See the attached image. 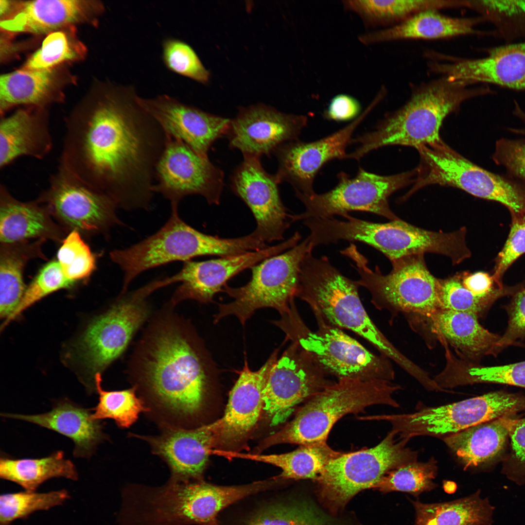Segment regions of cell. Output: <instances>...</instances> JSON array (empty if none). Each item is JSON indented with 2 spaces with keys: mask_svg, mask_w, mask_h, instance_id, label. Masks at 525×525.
Here are the masks:
<instances>
[{
  "mask_svg": "<svg viewBox=\"0 0 525 525\" xmlns=\"http://www.w3.org/2000/svg\"><path fill=\"white\" fill-rule=\"evenodd\" d=\"M44 240L0 243V315L6 319L18 305L26 290L24 269L35 258L46 259Z\"/></svg>",
  "mask_w": 525,
  "mask_h": 525,
  "instance_id": "d590c367",
  "label": "cell"
},
{
  "mask_svg": "<svg viewBox=\"0 0 525 525\" xmlns=\"http://www.w3.org/2000/svg\"><path fill=\"white\" fill-rule=\"evenodd\" d=\"M380 100L376 97L357 118L321 139L310 142L298 140L277 148L274 151L279 163L276 175L280 182L290 184L296 194H314L313 185L318 172L332 160L346 159V149L354 131Z\"/></svg>",
  "mask_w": 525,
  "mask_h": 525,
  "instance_id": "d6986e66",
  "label": "cell"
},
{
  "mask_svg": "<svg viewBox=\"0 0 525 525\" xmlns=\"http://www.w3.org/2000/svg\"><path fill=\"white\" fill-rule=\"evenodd\" d=\"M13 1L9 0H0V13L1 17L3 18H5L10 13L12 8H14L15 4L12 3Z\"/></svg>",
  "mask_w": 525,
  "mask_h": 525,
  "instance_id": "6f0895ef",
  "label": "cell"
},
{
  "mask_svg": "<svg viewBox=\"0 0 525 525\" xmlns=\"http://www.w3.org/2000/svg\"><path fill=\"white\" fill-rule=\"evenodd\" d=\"M277 176L268 173L260 158L244 156L234 171L231 188L252 212L256 222L253 231L265 243L280 241L292 223L279 193Z\"/></svg>",
  "mask_w": 525,
  "mask_h": 525,
  "instance_id": "ffe728a7",
  "label": "cell"
},
{
  "mask_svg": "<svg viewBox=\"0 0 525 525\" xmlns=\"http://www.w3.org/2000/svg\"><path fill=\"white\" fill-rule=\"evenodd\" d=\"M492 159L507 174L525 181V138H501L496 142Z\"/></svg>",
  "mask_w": 525,
  "mask_h": 525,
  "instance_id": "816d5d0a",
  "label": "cell"
},
{
  "mask_svg": "<svg viewBox=\"0 0 525 525\" xmlns=\"http://www.w3.org/2000/svg\"><path fill=\"white\" fill-rule=\"evenodd\" d=\"M517 105H516V106H517ZM519 106H520V105H519ZM516 106H515V107H516ZM515 107H514V108H515ZM512 129H511V131H512Z\"/></svg>",
  "mask_w": 525,
  "mask_h": 525,
  "instance_id": "680465c9",
  "label": "cell"
},
{
  "mask_svg": "<svg viewBox=\"0 0 525 525\" xmlns=\"http://www.w3.org/2000/svg\"><path fill=\"white\" fill-rule=\"evenodd\" d=\"M104 9L98 1H28L17 4L0 25L9 32L49 34L98 16Z\"/></svg>",
  "mask_w": 525,
  "mask_h": 525,
  "instance_id": "4316f807",
  "label": "cell"
},
{
  "mask_svg": "<svg viewBox=\"0 0 525 525\" xmlns=\"http://www.w3.org/2000/svg\"><path fill=\"white\" fill-rule=\"evenodd\" d=\"M397 436L391 430L375 446L341 453L329 461L316 480L323 500L333 508H342L360 491L373 489L390 471L417 461L418 452L406 446L409 439Z\"/></svg>",
  "mask_w": 525,
  "mask_h": 525,
  "instance_id": "ba28073f",
  "label": "cell"
},
{
  "mask_svg": "<svg viewBox=\"0 0 525 525\" xmlns=\"http://www.w3.org/2000/svg\"><path fill=\"white\" fill-rule=\"evenodd\" d=\"M341 253L353 261V267L360 276L357 282L368 290L371 302L377 308L411 313L427 318L441 309L439 279L428 269L424 254L391 262V271L384 275L378 266L371 269L367 258L354 245Z\"/></svg>",
  "mask_w": 525,
  "mask_h": 525,
  "instance_id": "52a82bcc",
  "label": "cell"
},
{
  "mask_svg": "<svg viewBox=\"0 0 525 525\" xmlns=\"http://www.w3.org/2000/svg\"><path fill=\"white\" fill-rule=\"evenodd\" d=\"M162 56L164 64L171 71L202 83L208 81L209 72L187 43L173 38L165 39Z\"/></svg>",
  "mask_w": 525,
  "mask_h": 525,
  "instance_id": "681fc988",
  "label": "cell"
},
{
  "mask_svg": "<svg viewBox=\"0 0 525 525\" xmlns=\"http://www.w3.org/2000/svg\"><path fill=\"white\" fill-rule=\"evenodd\" d=\"M57 254L65 276L76 282L90 276L96 269V257L77 231H70L62 242Z\"/></svg>",
  "mask_w": 525,
  "mask_h": 525,
  "instance_id": "7dc6e473",
  "label": "cell"
},
{
  "mask_svg": "<svg viewBox=\"0 0 525 525\" xmlns=\"http://www.w3.org/2000/svg\"><path fill=\"white\" fill-rule=\"evenodd\" d=\"M0 477L20 486L27 491H36L46 481L54 478L78 479L73 463L64 457L63 451L41 458L11 459L0 461Z\"/></svg>",
  "mask_w": 525,
  "mask_h": 525,
  "instance_id": "74e56055",
  "label": "cell"
},
{
  "mask_svg": "<svg viewBox=\"0 0 525 525\" xmlns=\"http://www.w3.org/2000/svg\"><path fill=\"white\" fill-rule=\"evenodd\" d=\"M142 107L170 137L178 139L199 155L208 157L217 139L227 135L230 120L205 112L166 94L153 98L139 96Z\"/></svg>",
  "mask_w": 525,
  "mask_h": 525,
  "instance_id": "603a6c76",
  "label": "cell"
},
{
  "mask_svg": "<svg viewBox=\"0 0 525 525\" xmlns=\"http://www.w3.org/2000/svg\"><path fill=\"white\" fill-rule=\"evenodd\" d=\"M521 285H504L497 287L490 294L483 297L473 294L464 286L461 273L445 279H439V300L441 309L482 315L498 299L512 296Z\"/></svg>",
  "mask_w": 525,
  "mask_h": 525,
  "instance_id": "7bdbcfd3",
  "label": "cell"
},
{
  "mask_svg": "<svg viewBox=\"0 0 525 525\" xmlns=\"http://www.w3.org/2000/svg\"><path fill=\"white\" fill-rule=\"evenodd\" d=\"M273 321L285 333L286 338L308 352L328 375L337 380L350 378L362 380L391 381L394 372L388 358L373 353L342 329L315 318L316 331L304 323L294 300Z\"/></svg>",
  "mask_w": 525,
  "mask_h": 525,
  "instance_id": "8992f818",
  "label": "cell"
},
{
  "mask_svg": "<svg viewBox=\"0 0 525 525\" xmlns=\"http://www.w3.org/2000/svg\"><path fill=\"white\" fill-rule=\"evenodd\" d=\"M462 0H346L343 8L357 15L367 27L384 25L428 9L462 7Z\"/></svg>",
  "mask_w": 525,
  "mask_h": 525,
  "instance_id": "f35d334b",
  "label": "cell"
},
{
  "mask_svg": "<svg viewBox=\"0 0 525 525\" xmlns=\"http://www.w3.org/2000/svg\"><path fill=\"white\" fill-rule=\"evenodd\" d=\"M511 296V300L505 307L508 325L498 342L499 352L508 346L518 345L517 340L525 338V281Z\"/></svg>",
  "mask_w": 525,
  "mask_h": 525,
  "instance_id": "f5cc1de1",
  "label": "cell"
},
{
  "mask_svg": "<svg viewBox=\"0 0 525 525\" xmlns=\"http://www.w3.org/2000/svg\"><path fill=\"white\" fill-rule=\"evenodd\" d=\"M94 380L99 401L96 407L91 409L93 420L112 419L119 427L128 428L137 421L141 413L148 412L135 387L107 391L102 387L101 374H96Z\"/></svg>",
  "mask_w": 525,
  "mask_h": 525,
  "instance_id": "b9f144b4",
  "label": "cell"
},
{
  "mask_svg": "<svg viewBox=\"0 0 525 525\" xmlns=\"http://www.w3.org/2000/svg\"><path fill=\"white\" fill-rule=\"evenodd\" d=\"M276 350L258 370L252 371L245 361L238 379L229 392L223 417L217 447L237 445L253 430L263 411V389L267 375L278 359ZM221 447V448H222Z\"/></svg>",
  "mask_w": 525,
  "mask_h": 525,
  "instance_id": "484cf974",
  "label": "cell"
},
{
  "mask_svg": "<svg viewBox=\"0 0 525 525\" xmlns=\"http://www.w3.org/2000/svg\"><path fill=\"white\" fill-rule=\"evenodd\" d=\"M357 280L343 275L326 256L312 251L303 259L296 297L307 302L315 318L362 337L381 353L399 365L405 357L391 344L372 321L359 297Z\"/></svg>",
  "mask_w": 525,
  "mask_h": 525,
  "instance_id": "277c9868",
  "label": "cell"
},
{
  "mask_svg": "<svg viewBox=\"0 0 525 525\" xmlns=\"http://www.w3.org/2000/svg\"><path fill=\"white\" fill-rule=\"evenodd\" d=\"M467 230L462 227L449 232L418 228L401 219L385 223L359 220L352 236L355 242L369 245L391 262L408 256L430 253L448 257L453 265L471 257L466 242Z\"/></svg>",
  "mask_w": 525,
  "mask_h": 525,
  "instance_id": "9a60e30c",
  "label": "cell"
},
{
  "mask_svg": "<svg viewBox=\"0 0 525 525\" xmlns=\"http://www.w3.org/2000/svg\"><path fill=\"white\" fill-rule=\"evenodd\" d=\"M416 176L415 168L387 175L369 172L361 167L354 177L341 172L337 175V184L331 190L310 195L296 194L305 209L301 213L290 215L291 221L344 217L352 211L370 212L390 221L400 220L390 208L388 198L395 192L413 184Z\"/></svg>",
  "mask_w": 525,
  "mask_h": 525,
  "instance_id": "8fae6325",
  "label": "cell"
},
{
  "mask_svg": "<svg viewBox=\"0 0 525 525\" xmlns=\"http://www.w3.org/2000/svg\"><path fill=\"white\" fill-rule=\"evenodd\" d=\"M509 436L513 456L520 465L511 479L518 484L523 485L525 483V418L517 420L510 418Z\"/></svg>",
  "mask_w": 525,
  "mask_h": 525,
  "instance_id": "11a10c76",
  "label": "cell"
},
{
  "mask_svg": "<svg viewBox=\"0 0 525 525\" xmlns=\"http://www.w3.org/2000/svg\"><path fill=\"white\" fill-rule=\"evenodd\" d=\"M415 510L414 525H492L495 507L480 490L451 501L425 503L408 498Z\"/></svg>",
  "mask_w": 525,
  "mask_h": 525,
  "instance_id": "e575fe53",
  "label": "cell"
},
{
  "mask_svg": "<svg viewBox=\"0 0 525 525\" xmlns=\"http://www.w3.org/2000/svg\"><path fill=\"white\" fill-rule=\"evenodd\" d=\"M48 187L37 199L68 233H100L107 236L110 229L121 225L115 203L107 195L83 182L59 165L51 175Z\"/></svg>",
  "mask_w": 525,
  "mask_h": 525,
  "instance_id": "5bb4252c",
  "label": "cell"
},
{
  "mask_svg": "<svg viewBox=\"0 0 525 525\" xmlns=\"http://www.w3.org/2000/svg\"><path fill=\"white\" fill-rule=\"evenodd\" d=\"M57 260L45 264L39 271L24 292L18 305L3 322L1 328L18 316L23 311L38 300L57 290L69 288L76 282L68 279L64 275Z\"/></svg>",
  "mask_w": 525,
  "mask_h": 525,
  "instance_id": "c3c4849f",
  "label": "cell"
},
{
  "mask_svg": "<svg viewBox=\"0 0 525 525\" xmlns=\"http://www.w3.org/2000/svg\"><path fill=\"white\" fill-rule=\"evenodd\" d=\"M506 416L473 426L443 438L465 469L490 461L503 450L508 436L510 418Z\"/></svg>",
  "mask_w": 525,
  "mask_h": 525,
  "instance_id": "836d02e7",
  "label": "cell"
},
{
  "mask_svg": "<svg viewBox=\"0 0 525 525\" xmlns=\"http://www.w3.org/2000/svg\"><path fill=\"white\" fill-rule=\"evenodd\" d=\"M446 379L451 388L476 383L505 384L525 388V361L485 367L455 358L449 365Z\"/></svg>",
  "mask_w": 525,
  "mask_h": 525,
  "instance_id": "ab89813d",
  "label": "cell"
},
{
  "mask_svg": "<svg viewBox=\"0 0 525 525\" xmlns=\"http://www.w3.org/2000/svg\"><path fill=\"white\" fill-rule=\"evenodd\" d=\"M68 233L37 199L23 202L0 186V243L47 240L62 243Z\"/></svg>",
  "mask_w": 525,
  "mask_h": 525,
  "instance_id": "f1b7e54d",
  "label": "cell"
},
{
  "mask_svg": "<svg viewBox=\"0 0 525 525\" xmlns=\"http://www.w3.org/2000/svg\"><path fill=\"white\" fill-rule=\"evenodd\" d=\"M62 30L49 34L40 48L27 60L22 69H53L64 62L81 58L85 52L82 44L70 33Z\"/></svg>",
  "mask_w": 525,
  "mask_h": 525,
  "instance_id": "bcb514c9",
  "label": "cell"
},
{
  "mask_svg": "<svg viewBox=\"0 0 525 525\" xmlns=\"http://www.w3.org/2000/svg\"><path fill=\"white\" fill-rule=\"evenodd\" d=\"M312 250L307 237L294 247L251 267V279L245 285L234 288L226 284L223 292L233 300L218 304L214 322L233 315L244 325L258 309L272 308L280 314L285 311L296 297L301 262Z\"/></svg>",
  "mask_w": 525,
  "mask_h": 525,
  "instance_id": "30bf717a",
  "label": "cell"
},
{
  "mask_svg": "<svg viewBox=\"0 0 525 525\" xmlns=\"http://www.w3.org/2000/svg\"><path fill=\"white\" fill-rule=\"evenodd\" d=\"M157 166L154 193L178 207L185 196L197 194L210 204L220 203L224 174L208 157L199 155L182 140L169 136Z\"/></svg>",
  "mask_w": 525,
  "mask_h": 525,
  "instance_id": "e0dca14e",
  "label": "cell"
},
{
  "mask_svg": "<svg viewBox=\"0 0 525 525\" xmlns=\"http://www.w3.org/2000/svg\"><path fill=\"white\" fill-rule=\"evenodd\" d=\"M308 116L281 112L259 105L242 109L230 120L227 136L231 147L244 156L269 155L284 143L299 140Z\"/></svg>",
  "mask_w": 525,
  "mask_h": 525,
  "instance_id": "44dd1931",
  "label": "cell"
},
{
  "mask_svg": "<svg viewBox=\"0 0 525 525\" xmlns=\"http://www.w3.org/2000/svg\"><path fill=\"white\" fill-rule=\"evenodd\" d=\"M511 224L506 243L495 259L492 275L496 284L503 285L502 278L511 264L525 253V211L511 214Z\"/></svg>",
  "mask_w": 525,
  "mask_h": 525,
  "instance_id": "f907efd6",
  "label": "cell"
},
{
  "mask_svg": "<svg viewBox=\"0 0 525 525\" xmlns=\"http://www.w3.org/2000/svg\"><path fill=\"white\" fill-rule=\"evenodd\" d=\"M400 388L384 380H338L306 401L291 421L265 440L264 446L327 442L333 425L346 415L377 404L399 407L393 394Z\"/></svg>",
  "mask_w": 525,
  "mask_h": 525,
  "instance_id": "5b68a950",
  "label": "cell"
},
{
  "mask_svg": "<svg viewBox=\"0 0 525 525\" xmlns=\"http://www.w3.org/2000/svg\"><path fill=\"white\" fill-rule=\"evenodd\" d=\"M148 296L141 288L121 295L107 311L91 322L80 338L77 354L88 376L90 390H96L95 375L101 374L123 354L148 319Z\"/></svg>",
  "mask_w": 525,
  "mask_h": 525,
  "instance_id": "4fadbf2b",
  "label": "cell"
},
{
  "mask_svg": "<svg viewBox=\"0 0 525 525\" xmlns=\"http://www.w3.org/2000/svg\"><path fill=\"white\" fill-rule=\"evenodd\" d=\"M300 239V234L296 232L287 240L260 250L201 262L187 261L184 262L179 272L172 277L155 281V285L159 289L175 282H181L169 304L172 307L186 299L210 302L216 294L223 291L231 278L265 259L294 247Z\"/></svg>",
  "mask_w": 525,
  "mask_h": 525,
  "instance_id": "ac0fdd59",
  "label": "cell"
},
{
  "mask_svg": "<svg viewBox=\"0 0 525 525\" xmlns=\"http://www.w3.org/2000/svg\"><path fill=\"white\" fill-rule=\"evenodd\" d=\"M361 105L355 97L346 93L333 97L323 112L324 118L336 122H351L362 113Z\"/></svg>",
  "mask_w": 525,
  "mask_h": 525,
  "instance_id": "db71d44e",
  "label": "cell"
},
{
  "mask_svg": "<svg viewBox=\"0 0 525 525\" xmlns=\"http://www.w3.org/2000/svg\"><path fill=\"white\" fill-rule=\"evenodd\" d=\"M524 409L525 397L501 391L412 413L381 415L380 419L389 421L400 438H443Z\"/></svg>",
  "mask_w": 525,
  "mask_h": 525,
  "instance_id": "7c38bea8",
  "label": "cell"
},
{
  "mask_svg": "<svg viewBox=\"0 0 525 525\" xmlns=\"http://www.w3.org/2000/svg\"><path fill=\"white\" fill-rule=\"evenodd\" d=\"M461 281L465 287L475 295L483 297L492 292L497 285L492 275L484 272L471 273L464 272L461 273Z\"/></svg>",
  "mask_w": 525,
  "mask_h": 525,
  "instance_id": "9f6ffc18",
  "label": "cell"
},
{
  "mask_svg": "<svg viewBox=\"0 0 525 525\" xmlns=\"http://www.w3.org/2000/svg\"><path fill=\"white\" fill-rule=\"evenodd\" d=\"M0 118L1 169L21 157L40 159L50 153L52 140L45 108L28 106Z\"/></svg>",
  "mask_w": 525,
  "mask_h": 525,
  "instance_id": "83f0119b",
  "label": "cell"
},
{
  "mask_svg": "<svg viewBox=\"0 0 525 525\" xmlns=\"http://www.w3.org/2000/svg\"><path fill=\"white\" fill-rule=\"evenodd\" d=\"M276 490L258 492L228 507L219 515L218 525H332L307 503Z\"/></svg>",
  "mask_w": 525,
  "mask_h": 525,
  "instance_id": "cb8c5ba5",
  "label": "cell"
},
{
  "mask_svg": "<svg viewBox=\"0 0 525 525\" xmlns=\"http://www.w3.org/2000/svg\"><path fill=\"white\" fill-rule=\"evenodd\" d=\"M57 77L55 69L42 70L21 69L2 75L0 78V117L18 105L45 108L61 101L56 89Z\"/></svg>",
  "mask_w": 525,
  "mask_h": 525,
  "instance_id": "d6a6232c",
  "label": "cell"
},
{
  "mask_svg": "<svg viewBox=\"0 0 525 525\" xmlns=\"http://www.w3.org/2000/svg\"><path fill=\"white\" fill-rule=\"evenodd\" d=\"M341 453L332 449L327 443L300 445L296 450L283 454L262 455L224 451L226 457H237L271 464L280 469L277 477L282 480L313 479L316 480L328 463Z\"/></svg>",
  "mask_w": 525,
  "mask_h": 525,
  "instance_id": "8d00e7d4",
  "label": "cell"
},
{
  "mask_svg": "<svg viewBox=\"0 0 525 525\" xmlns=\"http://www.w3.org/2000/svg\"><path fill=\"white\" fill-rule=\"evenodd\" d=\"M473 314L441 309L429 317L432 332L441 342L451 345L464 360L474 363L499 352L501 336L481 325Z\"/></svg>",
  "mask_w": 525,
  "mask_h": 525,
  "instance_id": "1f68e13d",
  "label": "cell"
},
{
  "mask_svg": "<svg viewBox=\"0 0 525 525\" xmlns=\"http://www.w3.org/2000/svg\"><path fill=\"white\" fill-rule=\"evenodd\" d=\"M172 308L160 312L146 328L128 377L159 428H191L203 409L212 369L191 324Z\"/></svg>",
  "mask_w": 525,
  "mask_h": 525,
  "instance_id": "7a4b0ae2",
  "label": "cell"
},
{
  "mask_svg": "<svg viewBox=\"0 0 525 525\" xmlns=\"http://www.w3.org/2000/svg\"><path fill=\"white\" fill-rule=\"evenodd\" d=\"M92 409L65 399L57 402L47 413L30 415L5 413L1 416L27 421L58 432L73 441L74 456L89 458L107 437L101 421L92 419Z\"/></svg>",
  "mask_w": 525,
  "mask_h": 525,
  "instance_id": "4dcf8cb0",
  "label": "cell"
},
{
  "mask_svg": "<svg viewBox=\"0 0 525 525\" xmlns=\"http://www.w3.org/2000/svg\"><path fill=\"white\" fill-rule=\"evenodd\" d=\"M312 356L292 343L270 368L263 389V411L272 426L287 420L296 406L334 382Z\"/></svg>",
  "mask_w": 525,
  "mask_h": 525,
  "instance_id": "2e32d148",
  "label": "cell"
},
{
  "mask_svg": "<svg viewBox=\"0 0 525 525\" xmlns=\"http://www.w3.org/2000/svg\"><path fill=\"white\" fill-rule=\"evenodd\" d=\"M220 421L191 428H159L155 436L130 434L146 441L153 454L166 463L171 478L201 480L210 456L217 447Z\"/></svg>",
  "mask_w": 525,
  "mask_h": 525,
  "instance_id": "7402d4cb",
  "label": "cell"
},
{
  "mask_svg": "<svg viewBox=\"0 0 525 525\" xmlns=\"http://www.w3.org/2000/svg\"><path fill=\"white\" fill-rule=\"evenodd\" d=\"M132 86L102 84L72 111L59 165L125 210L148 209L169 136Z\"/></svg>",
  "mask_w": 525,
  "mask_h": 525,
  "instance_id": "6da1fadb",
  "label": "cell"
},
{
  "mask_svg": "<svg viewBox=\"0 0 525 525\" xmlns=\"http://www.w3.org/2000/svg\"><path fill=\"white\" fill-rule=\"evenodd\" d=\"M481 17L452 18L442 15L437 9L419 12L388 28L365 33L358 36L365 45L401 39H439L464 35L494 36L493 30L479 31L475 28L484 22Z\"/></svg>",
  "mask_w": 525,
  "mask_h": 525,
  "instance_id": "f546056e",
  "label": "cell"
},
{
  "mask_svg": "<svg viewBox=\"0 0 525 525\" xmlns=\"http://www.w3.org/2000/svg\"><path fill=\"white\" fill-rule=\"evenodd\" d=\"M487 55L447 64L435 63L431 69L472 85L486 83L525 92V42L486 49Z\"/></svg>",
  "mask_w": 525,
  "mask_h": 525,
  "instance_id": "d4e9b609",
  "label": "cell"
},
{
  "mask_svg": "<svg viewBox=\"0 0 525 525\" xmlns=\"http://www.w3.org/2000/svg\"><path fill=\"white\" fill-rule=\"evenodd\" d=\"M469 83L446 76L417 89L401 108L389 113L374 128L351 140L355 149L346 159L358 160L373 150L387 146L413 147L441 140L444 119L458 110L468 99L496 92L487 86L470 87Z\"/></svg>",
  "mask_w": 525,
  "mask_h": 525,
  "instance_id": "3957f363",
  "label": "cell"
},
{
  "mask_svg": "<svg viewBox=\"0 0 525 525\" xmlns=\"http://www.w3.org/2000/svg\"><path fill=\"white\" fill-rule=\"evenodd\" d=\"M470 8L494 26V37L506 44L525 39V0H473Z\"/></svg>",
  "mask_w": 525,
  "mask_h": 525,
  "instance_id": "60d3db41",
  "label": "cell"
},
{
  "mask_svg": "<svg viewBox=\"0 0 525 525\" xmlns=\"http://www.w3.org/2000/svg\"><path fill=\"white\" fill-rule=\"evenodd\" d=\"M70 498L66 489L46 492L24 490L2 494L0 496V525H10L35 512L61 506Z\"/></svg>",
  "mask_w": 525,
  "mask_h": 525,
  "instance_id": "ee69618b",
  "label": "cell"
},
{
  "mask_svg": "<svg viewBox=\"0 0 525 525\" xmlns=\"http://www.w3.org/2000/svg\"><path fill=\"white\" fill-rule=\"evenodd\" d=\"M171 216L154 234L132 245L130 262L138 272L174 261H187L204 255L235 256L267 247L253 232L245 236L223 238L201 232L179 217L178 207H172Z\"/></svg>",
  "mask_w": 525,
  "mask_h": 525,
  "instance_id": "9c48e42d",
  "label": "cell"
},
{
  "mask_svg": "<svg viewBox=\"0 0 525 525\" xmlns=\"http://www.w3.org/2000/svg\"><path fill=\"white\" fill-rule=\"evenodd\" d=\"M437 472L435 458H431L426 462L417 461L390 471L373 489L384 493L400 491L418 497L422 492L437 487L434 481Z\"/></svg>",
  "mask_w": 525,
  "mask_h": 525,
  "instance_id": "f6af8a7d",
  "label": "cell"
}]
</instances>
